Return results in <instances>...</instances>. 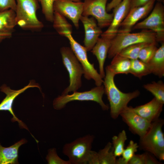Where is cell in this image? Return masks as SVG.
<instances>
[{"instance_id":"5bb4252c","label":"cell","mask_w":164,"mask_h":164,"mask_svg":"<svg viewBox=\"0 0 164 164\" xmlns=\"http://www.w3.org/2000/svg\"><path fill=\"white\" fill-rule=\"evenodd\" d=\"M156 1L150 0L144 5L130 9L118 32H130L138 22L145 17L152 11Z\"/></svg>"},{"instance_id":"74e56055","label":"cell","mask_w":164,"mask_h":164,"mask_svg":"<svg viewBox=\"0 0 164 164\" xmlns=\"http://www.w3.org/2000/svg\"><path fill=\"white\" fill-rule=\"evenodd\" d=\"M122 0H111L106 5V10L107 12L111 11L118 5Z\"/></svg>"},{"instance_id":"d590c367","label":"cell","mask_w":164,"mask_h":164,"mask_svg":"<svg viewBox=\"0 0 164 164\" xmlns=\"http://www.w3.org/2000/svg\"><path fill=\"white\" fill-rule=\"evenodd\" d=\"M87 164H99L97 152L91 150L88 158Z\"/></svg>"},{"instance_id":"f35d334b","label":"cell","mask_w":164,"mask_h":164,"mask_svg":"<svg viewBox=\"0 0 164 164\" xmlns=\"http://www.w3.org/2000/svg\"><path fill=\"white\" fill-rule=\"evenodd\" d=\"M157 2H160V3H162L163 2H164V0H156Z\"/></svg>"},{"instance_id":"4316f807","label":"cell","mask_w":164,"mask_h":164,"mask_svg":"<svg viewBox=\"0 0 164 164\" xmlns=\"http://www.w3.org/2000/svg\"><path fill=\"white\" fill-rule=\"evenodd\" d=\"M150 43L143 42L132 44L124 48L118 54L130 60L137 59L141 49Z\"/></svg>"},{"instance_id":"ffe728a7","label":"cell","mask_w":164,"mask_h":164,"mask_svg":"<svg viewBox=\"0 0 164 164\" xmlns=\"http://www.w3.org/2000/svg\"><path fill=\"white\" fill-rule=\"evenodd\" d=\"M27 142L22 138L9 147L3 146L0 142V164H19V150L20 147Z\"/></svg>"},{"instance_id":"f546056e","label":"cell","mask_w":164,"mask_h":164,"mask_svg":"<svg viewBox=\"0 0 164 164\" xmlns=\"http://www.w3.org/2000/svg\"><path fill=\"white\" fill-rule=\"evenodd\" d=\"M158 48L156 42L150 43L141 49L138 59L147 63L153 56Z\"/></svg>"},{"instance_id":"7c38bea8","label":"cell","mask_w":164,"mask_h":164,"mask_svg":"<svg viewBox=\"0 0 164 164\" xmlns=\"http://www.w3.org/2000/svg\"><path fill=\"white\" fill-rule=\"evenodd\" d=\"M54 11L62 14L73 22L76 28L79 27V21L83 12L84 2L72 0H56L53 5Z\"/></svg>"},{"instance_id":"d6986e66","label":"cell","mask_w":164,"mask_h":164,"mask_svg":"<svg viewBox=\"0 0 164 164\" xmlns=\"http://www.w3.org/2000/svg\"><path fill=\"white\" fill-rule=\"evenodd\" d=\"M16 26L14 10L9 9L0 12V42L12 37Z\"/></svg>"},{"instance_id":"8fae6325","label":"cell","mask_w":164,"mask_h":164,"mask_svg":"<svg viewBox=\"0 0 164 164\" xmlns=\"http://www.w3.org/2000/svg\"><path fill=\"white\" fill-rule=\"evenodd\" d=\"M33 87H37L40 89V87L38 85L36 84L33 81H31L27 85L18 90L11 89L5 84H3L0 87L1 91L6 95L5 97L0 103V111H9L12 115V118L11 119L12 121L13 122L17 121L20 128L25 129L29 132L28 128L26 125L22 121L19 119L15 115L12 109V105L15 99L18 96L27 89Z\"/></svg>"},{"instance_id":"7402d4cb","label":"cell","mask_w":164,"mask_h":164,"mask_svg":"<svg viewBox=\"0 0 164 164\" xmlns=\"http://www.w3.org/2000/svg\"><path fill=\"white\" fill-rule=\"evenodd\" d=\"M111 64L108 67L116 75L119 74H127L130 73L131 60L119 54L112 58Z\"/></svg>"},{"instance_id":"d4e9b609","label":"cell","mask_w":164,"mask_h":164,"mask_svg":"<svg viewBox=\"0 0 164 164\" xmlns=\"http://www.w3.org/2000/svg\"><path fill=\"white\" fill-rule=\"evenodd\" d=\"M130 73L135 77L141 79L143 77L151 73L147 63L138 59L131 60Z\"/></svg>"},{"instance_id":"277c9868","label":"cell","mask_w":164,"mask_h":164,"mask_svg":"<svg viewBox=\"0 0 164 164\" xmlns=\"http://www.w3.org/2000/svg\"><path fill=\"white\" fill-rule=\"evenodd\" d=\"M156 42V34L153 31L145 29L136 33L118 32L112 39L108 56L111 59L124 48L139 43Z\"/></svg>"},{"instance_id":"603a6c76","label":"cell","mask_w":164,"mask_h":164,"mask_svg":"<svg viewBox=\"0 0 164 164\" xmlns=\"http://www.w3.org/2000/svg\"><path fill=\"white\" fill-rule=\"evenodd\" d=\"M52 22L54 29L60 35L64 36L66 32L72 33L71 25L68 22L66 17L60 13L54 11Z\"/></svg>"},{"instance_id":"7a4b0ae2","label":"cell","mask_w":164,"mask_h":164,"mask_svg":"<svg viewBox=\"0 0 164 164\" xmlns=\"http://www.w3.org/2000/svg\"><path fill=\"white\" fill-rule=\"evenodd\" d=\"M15 21L16 26L26 30H41L43 23L38 18L36 11L39 8L38 0H16Z\"/></svg>"},{"instance_id":"ba28073f","label":"cell","mask_w":164,"mask_h":164,"mask_svg":"<svg viewBox=\"0 0 164 164\" xmlns=\"http://www.w3.org/2000/svg\"><path fill=\"white\" fill-rule=\"evenodd\" d=\"M64 36L69 40L71 48L83 67L84 77L87 80H93L96 86L102 85L104 80L95 68L94 64L89 61L86 48L74 39L72 33L67 32Z\"/></svg>"},{"instance_id":"e0dca14e","label":"cell","mask_w":164,"mask_h":164,"mask_svg":"<svg viewBox=\"0 0 164 164\" xmlns=\"http://www.w3.org/2000/svg\"><path fill=\"white\" fill-rule=\"evenodd\" d=\"M163 104L154 97L144 104L132 108L137 114L152 123L159 118Z\"/></svg>"},{"instance_id":"30bf717a","label":"cell","mask_w":164,"mask_h":164,"mask_svg":"<svg viewBox=\"0 0 164 164\" xmlns=\"http://www.w3.org/2000/svg\"><path fill=\"white\" fill-rule=\"evenodd\" d=\"M108 0H84L82 15L92 16L97 21L101 29L109 26L111 22L113 14L106 10Z\"/></svg>"},{"instance_id":"8992f818","label":"cell","mask_w":164,"mask_h":164,"mask_svg":"<svg viewBox=\"0 0 164 164\" xmlns=\"http://www.w3.org/2000/svg\"><path fill=\"white\" fill-rule=\"evenodd\" d=\"M104 94V87L102 85L96 86L88 91L82 92L76 91L71 94H61L54 100L53 106L55 109L60 110L64 108L68 103L72 101H92L98 103L103 110L106 111L108 109L109 107L103 101Z\"/></svg>"},{"instance_id":"5b68a950","label":"cell","mask_w":164,"mask_h":164,"mask_svg":"<svg viewBox=\"0 0 164 164\" xmlns=\"http://www.w3.org/2000/svg\"><path fill=\"white\" fill-rule=\"evenodd\" d=\"M63 63L69 75L70 84L62 94L77 91L82 85L81 77L84 74L82 66L71 48L63 46L60 49Z\"/></svg>"},{"instance_id":"d6a6232c","label":"cell","mask_w":164,"mask_h":164,"mask_svg":"<svg viewBox=\"0 0 164 164\" xmlns=\"http://www.w3.org/2000/svg\"><path fill=\"white\" fill-rule=\"evenodd\" d=\"M16 5V0H0V12L9 9L15 11Z\"/></svg>"},{"instance_id":"1f68e13d","label":"cell","mask_w":164,"mask_h":164,"mask_svg":"<svg viewBox=\"0 0 164 164\" xmlns=\"http://www.w3.org/2000/svg\"><path fill=\"white\" fill-rule=\"evenodd\" d=\"M46 159L48 164H71L69 160H63L58 156L55 148L49 149Z\"/></svg>"},{"instance_id":"836d02e7","label":"cell","mask_w":164,"mask_h":164,"mask_svg":"<svg viewBox=\"0 0 164 164\" xmlns=\"http://www.w3.org/2000/svg\"><path fill=\"white\" fill-rule=\"evenodd\" d=\"M144 155L145 164H161L159 161H158L155 157L152 154L146 152L143 153Z\"/></svg>"},{"instance_id":"f1b7e54d","label":"cell","mask_w":164,"mask_h":164,"mask_svg":"<svg viewBox=\"0 0 164 164\" xmlns=\"http://www.w3.org/2000/svg\"><path fill=\"white\" fill-rule=\"evenodd\" d=\"M139 146L138 144L132 140H131L126 147L124 149L122 157L116 159V164H128L129 160L137 151Z\"/></svg>"},{"instance_id":"4dcf8cb0","label":"cell","mask_w":164,"mask_h":164,"mask_svg":"<svg viewBox=\"0 0 164 164\" xmlns=\"http://www.w3.org/2000/svg\"><path fill=\"white\" fill-rule=\"evenodd\" d=\"M56 0H38L41 5L42 12L46 20L52 22L54 11L53 3Z\"/></svg>"},{"instance_id":"44dd1931","label":"cell","mask_w":164,"mask_h":164,"mask_svg":"<svg viewBox=\"0 0 164 164\" xmlns=\"http://www.w3.org/2000/svg\"><path fill=\"white\" fill-rule=\"evenodd\" d=\"M151 73L159 78L164 76V43L162 42L154 55L147 63Z\"/></svg>"},{"instance_id":"2e32d148","label":"cell","mask_w":164,"mask_h":164,"mask_svg":"<svg viewBox=\"0 0 164 164\" xmlns=\"http://www.w3.org/2000/svg\"><path fill=\"white\" fill-rule=\"evenodd\" d=\"M80 20L83 25L84 30V46L87 51H91L103 32L93 17L90 18L82 15Z\"/></svg>"},{"instance_id":"83f0119b","label":"cell","mask_w":164,"mask_h":164,"mask_svg":"<svg viewBox=\"0 0 164 164\" xmlns=\"http://www.w3.org/2000/svg\"><path fill=\"white\" fill-rule=\"evenodd\" d=\"M127 138L125 131L122 130L118 135L112 138V145L115 156L117 157L121 155L124 149L125 142Z\"/></svg>"},{"instance_id":"9a60e30c","label":"cell","mask_w":164,"mask_h":164,"mask_svg":"<svg viewBox=\"0 0 164 164\" xmlns=\"http://www.w3.org/2000/svg\"><path fill=\"white\" fill-rule=\"evenodd\" d=\"M116 34L103 32L91 50L97 60L99 73L102 78H104L105 75L104 69L105 60L108 56L111 40Z\"/></svg>"},{"instance_id":"8d00e7d4","label":"cell","mask_w":164,"mask_h":164,"mask_svg":"<svg viewBox=\"0 0 164 164\" xmlns=\"http://www.w3.org/2000/svg\"><path fill=\"white\" fill-rule=\"evenodd\" d=\"M150 0H130L131 9L145 5Z\"/></svg>"},{"instance_id":"52a82bcc","label":"cell","mask_w":164,"mask_h":164,"mask_svg":"<svg viewBox=\"0 0 164 164\" xmlns=\"http://www.w3.org/2000/svg\"><path fill=\"white\" fill-rule=\"evenodd\" d=\"M94 138V135L88 134L64 145L62 152L71 164L87 163Z\"/></svg>"},{"instance_id":"4fadbf2b","label":"cell","mask_w":164,"mask_h":164,"mask_svg":"<svg viewBox=\"0 0 164 164\" xmlns=\"http://www.w3.org/2000/svg\"><path fill=\"white\" fill-rule=\"evenodd\" d=\"M132 107H128L120 115L128 126L129 130L133 134L137 135L141 138L146 133L152 123L136 113Z\"/></svg>"},{"instance_id":"6da1fadb","label":"cell","mask_w":164,"mask_h":164,"mask_svg":"<svg viewBox=\"0 0 164 164\" xmlns=\"http://www.w3.org/2000/svg\"><path fill=\"white\" fill-rule=\"evenodd\" d=\"M105 73L103 83L104 93L109 103L111 117L115 119L128 107V104L131 100L139 96L140 92L138 90L127 93L122 92L115 84V75L108 66L105 68Z\"/></svg>"},{"instance_id":"3957f363","label":"cell","mask_w":164,"mask_h":164,"mask_svg":"<svg viewBox=\"0 0 164 164\" xmlns=\"http://www.w3.org/2000/svg\"><path fill=\"white\" fill-rule=\"evenodd\" d=\"M164 124L162 119L152 122L146 133L140 138L138 144L140 150L150 153L159 161L164 160V134L162 130Z\"/></svg>"},{"instance_id":"ac0fdd59","label":"cell","mask_w":164,"mask_h":164,"mask_svg":"<svg viewBox=\"0 0 164 164\" xmlns=\"http://www.w3.org/2000/svg\"><path fill=\"white\" fill-rule=\"evenodd\" d=\"M130 9V0H122L113 9L112 21L108 29L104 32L116 34L121 24L126 17Z\"/></svg>"},{"instance_id":"e575fe53","label":"cell","mask_w":164,"mask_h":164,"mask_svg":"<svg viewBox=\"0 0 164 164\" xmlns=\"http://www.w3.org/2000/svg\"><path fill=\"white\" fill-rule=\"evenodd\" d=\"M128 164H145L144 153L135 154L128 162Z\"/></svg>"},{"instance_id":"ab89813d","label":"cell","mask_w":164,"mask_h":164,"mask_svg":"<svg viewBox=\"0 0 164 164\" xmlns=\"http://www.w3.org/2000/svg\"><path fill=\"white\" fill-rule=\"evenodd\" d=\"M72 0L75 2H78L81 1V0Z\"/></svg>"},{"instance_id":"cb8c5ba5","label":"cell","mask_w":164,"mask_h":164,"mask_svg":"<svg viewBox=\"0 0 164 164\" xmlns=\"http://www.w3.org/2000/svg\"><path fill=\"white\" fill-rule=\"evenodd\" d=\"M99 164H116V157L112 144L108 142L104 147L97 152Z\"/></svg>"},{"instance_id":"9c48e42d","label":"cell","mask_w":164,"mask_h":164,"mask_svg":"<svg viewBox=\"0 0 164 164\" xmlns=\"http://www.w3.org/2000/svg\"><path fill=\"white\" fill-rule=\"evenodd\" d=\"M150 15L143 20L136 23L133 29L149 30L156 34V42H164V7L157 2Z\"/></svg>"},{"instance_id":"484cf974","label":"cell","mask_w":164,"mask_h":164,"mask_svg":"<svg viewBox=\"0 0 164 164\" xmlns=\"http://www.w3.org/2000/svg\"><path fill=\"white\" fill-rule=\"evenodd\" d=\"M144 88L151 93L156 99L164 104V84L161 80L153 81L143 85Z\"/></svg>"}]
</instances>
